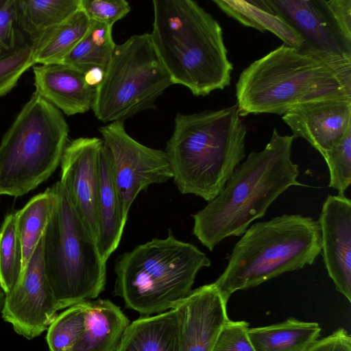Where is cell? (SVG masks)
Masks as SVG:
<instances>
[{
	"label": "cell",
	"instance_id": "obj_19",
	"mask_svg": "<svg viewBox=\"0 0 351 351\" xmlns=\"http://www.w3.org/2000/svg\"><path fill=\"white\" fill-rule=\"evenodd\" d=\"M182 315L171 308L127 327L117 351H180Z\"/></svg>",
	"mask_w": 351,
	"mask_h": 351
},
{
	"label": "cell",
	"instance_id": "obj_4",
	"mask_svg": "<svg viewBox=\"0 0 351 351\" xmlns=\"http://www.w3.org/2000/svg\"><path fill=\"white\" fill-rule=\"evenodd\" d=\"M246 134L237 104L178 113L165 152L179 191L208 202L217 197L245 156Z\"/></svg>",
	"mask_w": 351,
	"mask_h": 351
},
{
	"label": "cell",
	"instance_id": "obj_15",
	"mask_svg": "<svg viewBox=\"0 0 351 351\" xmlns=\"http://www.w3.org/2000/svg\"><path fill=\"white\" fill-rule=\"evenodd\" d=\"M323 260L337 290L351 302V201L327 196L318 220Z\"/></svg>",
	"mask_w": 351,
	"mask_h": 351
},
{
	"label": "cell",
	"instance_id": "obj_8",
	"mask_svg": "<svg viewBox=\"0 0 351 351\" xmlns=\"http://www.w3.org/2000/svg\"><path fill=\"white\" fill-rule=\"evenodd\" d=\"M69 125L62 112L34 93L0 143V195L19 197L47 180L60 164Z\"/></svg>",
	"mask_w": 351,
	"mask_h": 351
},
{
	"label": "cell",
	"instance_id": "obj_5",
	"mask_svg": "<svg viewBox=\"0 0 351 351\" xmlns=\"http://www.w3.org/2000/svg\"><path fill=\"white\" fill-rule=\"evenodd\" d=\"M321 250L318 220L283 215L257 222L236 243L226 269L214 284L229 299L237 291L312 265Z\"/></svg>",
	"mask_w": 351,
	"mask_h": 351
},
{
	"label": "cell",
	"instance_id": "obj_3",
	"mask_svg": "<svg viewBox=\"0 0 351 351\" xmlns=\"http://www.w3.org/2000/svg\"><path fill=\"white\" fill-rule=\"evenodd\" d=\"M153 8L151 39L173 84L195 96L228 86L233 65L219 22L191 0H154Z\"/></svg>",
	"mask_w": 351,
	"mask_h": 351
},
{
	"label": "cell",
	"instance_id": "obj_34",
	"mask_svg": "<svg viewBox=\"0 0 351 351\" xmlns=\"http://www.w3.org/2000/svg\"><path fill=\"white\" fill-rule=\"evenodd\" d=\"M306 351H351V337L346 329L339 328L317 339Z\"/></svg>",
	"mask_w": 351,
	"mask_h": 351
},
{
	"label": "cell",
	"instance_id": "obj_23",
	"mask_svg": "<svg viewBox=\"0 0 351 351\" xmlns=\"http://www.w3.org/2000/svg\"><path fill=\"white\" fill-rule=\"evenodd\" d=\"M91 21L80 8L61 23L47 29L33 44L35 64H60L88 29Z\"/></svg>",
	"mask_w": 351,
	"mask_h": 351
},
{
	"label": "cell",
	"instance_id": "obj_16",
	"mask_svg": "<svg viewBox=\"0 0 351 351\" xmlns=\"http://www.w3.org/2000/svg\"><path fill=\"white\" fill-rule=\"evenodd\" d=\"M227 299L214 282L192 291L172 308L182 315L180 351H211L217 336L230 319Z\"/></svg>",
	"mask_w": 351,
	"mask_h": 351
},
{
	"label": "cell",
	"instance_id": "obj_28",
	"mask_svg": "<svg viewBox=\"0 0 351 351\" xmlns=\"http://www.w3.org/2000/svg\"><path fill=\"white\" fill-rule=\"evenodd\" d=\"M84 322V301L58 314L47 330L50 351H70L83 333Z\"/></svg>",
	"mask_w": 351,
	"mask_h": 351
},
{
	"label": "cell",
	"instance_id": "obj_33",
	"mask_svg": "<svg viewBox=\"0 0 351 351\" xmlns=\"http://www.w3.org/2000/svg\"><path fill=\"white\" fill-rule=\"evenodd\" d=\"M18 27L16 0H0V55L21 43Z\"/></svg>",
	"mask_w": 351,
	"mask_h": 351
},
{
	"label": "cell",
	"instance_id": "obj_29",
	"mask_svg": "<svg viewBox=\"0 0 351 351\" xmlns=\"http://www.w3.org/2000/svg\"><path fill=\"white\" fill-rule=\"evenodd\" d=\"M322 156L329 169L328 186L337 189L338 195L345 196V192L351 184V129Z\"/></svg>",
	"mask_w": 351,
	"mask_h": 351
},
{
	"label": "cell",
	"instance_id": "obj_36",
	"mask_svg": "<svg viewBox=\"0 0 351 351\" xmlns=\"http://www.w3.org/2000/svg\"><path fill=\"white\" fill-rule=\"evenodd\" d=\"M104 73L99 68L92 69L84 74L85 80L88 85L95 88L102 80Z\"/></svg>",
	"mask_w": 351,
	"mask_h": 351
},
{
	"label": "cell",
	"instance_id": "obj_14",
	"mask_svg": "<svg viewBox=\"0 0 351 351\" xmlns=\"http://www.w3.org/2000/svg\"><path fill=\"white\" fill-rule=\"evenodd\" d=\"M294 138L307 141L322 156L351 129V97L314 101L282 115Z\"/></svg>",
	"mask_w": 351,
	"mask_h": 351
},
{
	"label": "cell",
	"instance_id": "obj_11",
	"mask_svg": "<svg viewBox=\"0 0 351 351\" xmlns=\"http://www.w3.org/2000/svg\"><path fill=\"white\" fill-rule=\"evenodd\" d=\"M5 294L2 317L27 339L40 336L58 315L60 309L43 265V237L18 281Z\"/></svg>",
	"mask_w": 351,
	"mask_h": 351
},
{
	"label": "cell",
	"instance_id": "obj_26",
	"mask_svg": "<svg viewBox=\"0 0 351 351\" xmlns=\"http://www.w3.org/2000/svg\"><path fill=\"white\" fill-rule=\"evenodd\" d=\"M52 203V192L50 188H47L31 198L21 210L16 211L22 251L21 274L44 234L51 215Z\"/></svg>",
	"mask_w": 351,
	"mask_h": 351
},
{
	"label": "cell",
	"instance_id": "obj_25",
	"mask_svg": "<svg viewBox=\"0 0 351 351\" xmlns=\"http://www.w3.org/2000/svg\"><path fill=\"white\" fill-rule=\"evenodd\" d=\"M115 45L112 27L91 21L86 33L61 64L83 74L94 68L104 72Z\"/></svg>",
	"mask_w": 351,
	"mask_h": 351
},
{
	"label": "cell",
	"instance_id": "obj_18",
	"mask_svg": "<svg viewBox=\"0 0 351 351\" xmlns=\"http://www.w3.org/2000/svg\"><path fill=\"white\" fill-rule=\"evenodd\" d=\"M84 330L70 351H117L130 321L109 300L84 301Z\"/></svg>",
	"mask_w": 351,
	"mask_h": 351
},
{
	"label": "cell",
	"instance_id": "obj_21",
	"mask_svg": "<svg viewBox=\"0 0 351 351\" xmlns=\"http://www.w3.org/2000/svg\"><path fill=\"white\" fill-rule=\"evenodd\" d=\"M317 322L293 317L274 324L249 328L248 336L256 351H306L317 339Z\"/></svg>",
	"mask_w": 351,
	"mask_h": 351
},
{
	"label": "cell",
	"instance_id": "obj_37",
	"mask_svg": "<svg viewBox=\"0 0 351 351\" xmlns=\"http://www.w3.org/2000/svg\"><path fill=\"white\" fill-rule=\"evenodd\" d=\"M6 294L0 284V311L1 312L5 300Z\"/></svg>",
	"mask_w": 351,
	"mask_h": 351
},
{
	"label": "cell",
	"instance_id": "obj_20",
	"mask_svg": "<svg viewBox=\"0 0 351 351\" xmlns=\"http://www.w3.org/2000/svg\"><path fill=\"white\" fill-rule=\"evenodd\" d=\"M99 234L97 246L107 262L119 247L126 221L117 191L111 165V155L104 142L99 152V190L97 203Z\"/></svg>",
	"mask_w": 351,
	"mask_h": 351
},
{
	"label": "cell",
	"instance_id": "obj_6",
	"mask_svg": "<svg viewBox=\"0 0 351 351\" xmlns=\"http://www.w3.org/2000/svg\"><path fill=\"white\" fill-rule=\"evenodd\" d=\"M195 245L176 239H153L116 261L114 293L143 315L172 308L191 291L198 271L210 265Z\"/></svg>",
	"mask_w": 351,
	"mask_h": 351
},
{
	"label": "cell",
	"instance_id": "obj_2",
	"mask_svg": "<svg viewBox=\"0 0 351 351\" xmlns=\"http://www.w3.org/2000/svg\"><path fill=\"white\" fill-rule=\"evenodd\" d=\"M294 138L274 128L265 147L250 153L219 195L193 215V233L203 245L213 251L224 239L242 236L288 188L304 186L291 159Z\"/></svg>",
	"mask_w": 351,
	"mask_h": 351
},
{
	"label": "cell",
	"instance_id": "obj_7",
	"mask_svg": "<svg viewBox=\"0 0 351 351\" xmlns=\"http://www.w3.org/2000/svg\"><path fill=\"white\" fill-rule=\"evenodd\" d=\"M43 237L45 274L60 310L96 298L106 281V262L58 181Z\"/></svg>",
	"mask_w": 351,
	"mask_h": 351
},
{
	"label": "cell",
	"instance_id": "obj_22",
	"mask_svg": "<svg viewBox=\"0 0 351 351\" xmlns=\"http://www.w3.org/2000/svg\"><path fill=\"white\" fill-rule=\"evenodd\" d=\"M213 2L227 15L245 26L261 32L269 31L290 47H303L301 37L271 10L265 0H213Z\"/></svg>",
	"mask_w": 351,
	"mask_h": 351
},
{
	"label": "cell",
	"instance_id": "obj_17",
	"mask_svg": "<svg viewBox=\"0 0 351 351\" xmlns=\"http://www.w3.org/2000/svg\"><path fill=\"white\" fill-rule=\"evenodd\" d=\"M35 93L66 115L82 114L92 108L95 88L84 74L63 64L34 66Z\"/></svg>",
	"mask_w": 351,
	"mask_h": 351
},
{
	"label": "cell",
	"instance_id": "obj_35",
	"mask_svg": "<svg viewBox=\"0 0 351 351\" xmlns=\"http://www.w3.org/2000/svg\"><path fill=\"white\" fill-rule=\"evenodd\" d=\"M328 3L341 32L351 40V0H328Z\"/></svg>",
	"mask_w": 351,
	"mask_h": 351
},
{
	"label": "cell",
	"instance_id": "obj_9",
	"mask_svg": "<svg viewBox=\"0 0 351 351\" xmlns=\"http://www.w3.org/2000/svg\"><path fill=\"white\" fill-rule=\"evenodd\" d=\"M173 84L153 45L150 34L132 36L115 45L92 109L104 123L123 121L147 109Z\"/></svg>",
	"mask_w": 351,
	"mask_h": 351
},
{
	"label": "cell",
	"instance_id": "obj_31",
	"mask_svg": "<svg viewBox=\"0 0 351 351\" xmlns=\"http://www.w3.org/2000/svg\"><path fill=\"white\" fill-rule=\"evenodd\" d=\"M80 9L90 21L112 27L131 8L125 0H80Z\"/></svg>",
	"mask_w": 351,
	"mask_h": 351
},
{
	"label": "cell",
	"instance_id": "obj_32",
	"mask_svg": "<svg viewBox=\"0 0 351 351\" xmlns=\"http://www.w3.org/2000/svg\"><path fill=\"white\" fill-rule=\"evenodd\" d=\"M249 324L229 319L221 328L211 351H256L248 336Z\"/></svg>",
	"mask_w": 351,
	"mask_h": 351
},
{
	"label": "cell",
	"instance_id": "obj_27",
	"mask_svg": "<svg viewBox=\"0 0 351 351\" xmlns=\"http://www.w3.org/2000/svg\"><path fill=\"white\" fill-rule=\"evenodd\" d=\"M22 271V251L16 212L8 214L0 228V284L5 293L18 281Z\"/></svg>",
	"mask_w": 351,
	"mask_h": 351
},
{
	"label": "cell",
	"instance_id": "obj_24",
	"mask_svg": "<svg viewBox=\"0 0 351 351\" xmlns=\"http://www.w3.org/2000/svg\"><path fill=\"white\" fill-rule=\"evenodd\" d=\"M18 24L33 44L80 8V0H16Z\"/></svg>",
	"mask_w": 351,
	"mask_h": 351
},
{
	"label": "cell",
	"instance_id": "obj_1",
	"mask_svg": "<svg viewBox=\"0 0 351 351\" xmlns=\"http://www.w3.org/2000/svg\"><path fill=\"white\" fill-rule=\"evenodd\" d=\"M236 97L241 117L283 115L306 103L351 97V58L283 44L243 70Z\"/></svg>",
	"mask_w": 351,
	"mask_h": 351
},
{
	"label": "cell",
	"instance_id": "obj_10",
	"mask_svg": "<svg viewBox=\"0 0 351 351\" xmlns=\"http://www.w3.org/2000/svg\"><path fill=\"white\" fill-rule=\"evenodd\" d=\"M99 130L110 152L112 176L127 221L130 207L142 191L172 178L170 164L165 151L145 146L131 137L123 121L110 123Z\"/></svg>",
	"mask_w": 351,
	"mask_h": 351
},
{
	"label": "cell",
	"instance_id": "obj_30",
	"mask_svg": "<svg viewBox=\"0 0 351 351\" xmlns=\"http://www.w3.org/2000/svg\"><path fill=\"white\" fill-rule=\"evenodd\" d=\"M34 65L31 44L21 43L14 49L0 55V97L10 92Z\"/></svg>",
	"mask_w": 351,
	"mask_h": 351
},
{
	"label": "cell",
	"instance_id": "obj_12",
	"mask_svg": "<svg viewBox=\"0 0 351 351\" xmlns=\"http://www.w3.org/2000/svg\"><path fill=\"white\" fill-rule=\"evenodd\" d=\"M103 141L80 137L66 145L60 162L59 181L75 212L97 242L99 152Z\"/></svg>",
	"mask_w": 351,
	"mask_h": 351
},
{
	"label": "cell",
	"instance_id": "obj_13",
	"mask_svg": "<svg viewBox=\"0 0 351 351\" xmlns=\"http://www.w3.org/2000/svg\"><path fill=\"white\" fill-rule=\"evenodd\" d=\"M304 41L302 49L351 58V40L341 32L326 0H265Z\"/></svg>",
	"mask_w": 351,
	"mask_h": 351
}]
</instances>
